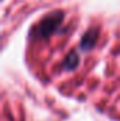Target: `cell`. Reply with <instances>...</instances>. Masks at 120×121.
<instances>
[{"label": "cell", "mask_w": 120, "mask_h": 121, "mask_svg": "<svg viewBox=\"0 0 120 121\" xmlns=\"http://www.w3.org/2000/svg\"><path fill=\"white\" fill-rule=\"evenodd\" d=\"M78 63H79L78 54H76L75 51H72V52L68 54V56H66L65 60H64V68L68 69V70H72V69H75V68L78 66Z\"/></svg>", "instance_id": "3957f363"}, {"label": "cell", "mask_w": 120, "mask_h": 121, "mask_svg": "<svg viewBox=\"0 0 120 121\" xmlns=\"http://www.w3.org/2000/svg\"><path fill=\"white\" fill-rule=\"evenodd\" d=\"M62 21H64V13L60 11V10L48 14L38 24L37 35L40 38H48V37H51L55 31L58 30V27L62 24Z\"/></svg>", "instance_id": "6da1fadb"}, {"label": "cell", "mask_w": 120, "mask_h": 121, "mask_svg": "<svg viewBox=\"0 0 120 121\" xmlns=\"http://www.w3.org/2000/svg\"><path fill=\"white\" fill-rule=\"evenodd\" d=\"M97 35H99V30L97 28H92V30L86 31L81 39V48L83 51H89L96 45L97 41Z\"/></svg>", "instance_id": "7a4b0ae2"}]
</instances>
